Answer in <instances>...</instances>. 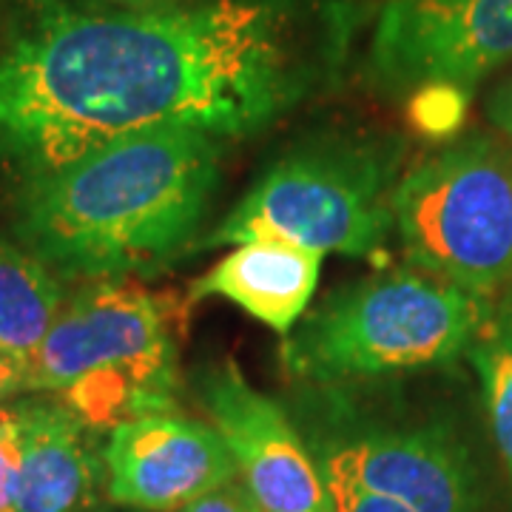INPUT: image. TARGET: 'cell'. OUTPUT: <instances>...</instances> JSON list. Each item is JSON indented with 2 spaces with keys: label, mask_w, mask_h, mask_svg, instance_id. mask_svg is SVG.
I'll return each mask as SVG.
<instances>
[{
  "label": "cell",
  "mask_w": 512,
  "mask_h": 512,
  "mask_svg": "<svg viewBox=\"0 0 512 512\" xmlns=\"http://www.w3.org/2000/svg\"><path fill=\"white\" fill-rule=\"evenodd\" d=\"M311 77L296 0L52 3L0 49V157L40 177L140 134L251 137Z\"/></svg>",
  "instance_id": "obj_1"
},
{
  "label": "cell",
  "mask_w": 512,
  "mask_h": 512,
  "mask_svg": "<svg viewBox=\"0 0 512 512\" xmlns=\"http://www.w3.org/2000/svg\"><path fill=\"white\" fill-rule=\"evenodd\" d=\"M222 143L197 131L140 134L40 174L20 231L43 265L89 279L160 268L200 231Z\"/></svg>",
  "instance_id": "obj_2"
},
{
  "label": "cell",
  "mask_w": 512,
  "mask_h": 512,
  "mask_svg": "<svg viewBox=\"0 0 512 512\" xmlns=\"http://www.w3.org/2000/svg\"><path fill=\"white\" fill-rule=\"evenodd\" d=\"M487 296L419 268L384 271L328 296L285 336L282 362L319 384L453 362L490 316Z\"/></svg>",
  "instance_id": "obj_3"
},
{
  "label": "cell",
  "mask_w": 512,
  "mask_h": 512,
  "mask_svg": "<svg viewBox=\"0 0 512 512\" xmlns=\"http://www.w3.org/2000/svg\"><path fill=\"white\" fill-rule=\"evenodd\" d=\"M29 373L89 427L171 413L177 350L160 299L131 276L94 279L60 308Z\"/></svg>",
  "instance_id": "obj_4"
},
{
  "label": "cell",
  "mask_w": 512,
  "mask_h": 512,
  "mask_svg": "<svg viewBox=\"0 0 512 512\" xmlns=\"http://www.w3.org/2000/svg\"><path fill=\"white\" fill-rule=\"evenodd\" d=\"M393 225L410 268L487 296L512 282V154L467 140L393 188Z\"/></svg>",
  "instance_id": "obj_5"
},
{
  "label": "cell",
  "mask_w": 512,
  "mask_h": 512,
  "mask_svg": "<svg viewBox=\"0 0 512 512\" xmlns=\"http://www.w3.org/2000/svg\"><path fill=\"white\" fill-rule=\"evenodd\" d=\"M390 168L362 148L313 146L271 165L205 245L276 239L313 254L373 256L393 228Z\"/></svg>",
  "instance_id": "obj_6"
},
{
  "label": "cell",
  "mask_w": 512,
  "mask_h": 512,
  "mask_svg": "<svg viewBox=\"0 0 512 512\" xmlns=\"http://www.w3.org/2000/svg\"><path fill=\"white\" fill-rule=\"evenodd\" d=\"M512 57V0H387L373 26L370 66L390 89L456 86Z\"/></svg>",
  "instance_id": "obj_7"
},
{
  "label": "cell",
  "mask_w": 512,
  "mask_h": 512,
  "mask_svg": "<svg viewBox=\"0 0 512 512\" xmlns=\"http://www.w3.org/2000/svg\"><path fill=\"white\" fill-rule=\"evenodd\" d=\"M197 390L211 427L237 461V476L262 512H333L325 473L285 410L259 393L234 362L208 367Z\"/></svg>",
  "instance_id": "obj_8"
},
{
  "label": "cell",
  "mask_w": 512,
  "mask_h": 512,
  "mask_svg": "<svg viewBox=\"0 0 512 512\" xmlns=\"http://www.w3.org/2000/svg\"><path fill=\"white\" fill-rule=\"evenodd\" d=\"M106 470L114 504L140 512H174L234 481L237 461L211 424L154 413L111 430Z\"/></svg>",
  "instance_id": "obj_9"
},
{
  "label": "cell",
  "mask_w": 512,
  "mask_h": 512,
  "mask_svg": "<svg viewBox=\"0 0 512 512\" xmlns=\"http://www.w3.org/2000/svg\"><path fill=\"white\" fill-rule=\"evenodd\" d=\"M325 464L413 512H476L467 453L441 430L367 433L336 447Z\"/></svg>",
  "instance_id": "obj_10"
},
{
  "label": "cell",
  "mask_w": 512,
  "mask_h": 512,
  "mask_svg": "<svg viewBox=\"0 0 512 512\" xmlns=\"http://www.w3.org/2000/svg\"><path fill=\"white\" fill-rule=\"evenodd\" d=\"M322 259V254L276 239L242 242L191 282V299H228L285 339L311 305Z\"/></svg>",
  "instance_id": "obj_11"
},
{
  "label": "cell",
  "mask_w": 512,
  "mask_h": 512,
  "mask_svg": "<svg viewBox=\"0 0 512 512\" xmlns=\"http://www.w3.org/2000/svg\"><path fill=\"white\" fill-rule=\"evenodd\" d=\"M18 512H89L97 464L83 441V421L60 404H23Z\"/></svg>",
  "instance_id": "obj_12"
},
{
  "label": "cell",
  "mask_w": 512,
  "mask_h": 512,
  "mask_svg": "<svg viewBox=\"0 0 512 512\" xmlns=\"http://www.w3.org/2000/svg\"><path fill=\"white\" fill-rule=\"evenodd\" d=\"M60 308L63 296L49 265L0 237V348L32 362Z\"/></svg>",
  "instance_id": "obj_13"
},
{
  "label": "cell",
  "mask_w": 512,
  "mask_h": 512,
  "mask_svg": "<svg viewBox=\"0 0 512 512\" xmlns=\"http://www.w3.org/2000/svg\"><path fill=\"white\" fill-rule=\"evenodd\" d=\"M467 356L478 370L495 447L512 478V302L490 311Z\"/></svg>",
  "instance_id": "obj_14"
},
{
  "label": "cell",
  "mask_w": 512,
  "mask_h": 512,
  "mask_svg": "<svg viewBox=\"0 0 512 512\" xmlns=\"http://www.w3.org/2000/svg\"><path fill=\"white\" fill-rule=\"evenodd\" d=\"M467 111V92L456 86H424L413 92L410 114L416 126L427 134H447L456 131Z\"/></svg>",
  "instance_id": "obj_15"
},
{
  "label": "cell",
  "mask_w": 512,
  "mask_h": 512,
  "mask_svg": "<svg viewBox=\"0 0 512 512\" xmlns=\"http://www.w3.org/2000/svg\"><path fill=\"white\" fill-rule=\"evenodd\" d=\"M23 424L20 410L0 407V512H18Z\"/></svg>",
  "instance_id": "obj_16"
},
{
  "label": "cell",
  "mask_w": 512,
  "mask_h": 512,
  "mask_svg": "<svg viewBox=\"0 0 512 512\" xmlns=\"http://www.w3.org/2000/svg\"><path fill=\"white\" fill-rule=\"evenodd\" d=\"M322 473H325V484H328L333 512H413L407 510L404 504H399V501L387 498V495L367 490V487H362L359 481L345 476L333 464H325Z\"/></svg>",
  "instance_id": "obj_17"
},
{
  "label": "cell",
  "mask_w": 512,
  "mask_h": 512,
  "mask_svg": "<svg viewBox=\"0 0 512 512\" xmlns=\"http://www.w3.org/2000/svg\"><path fill=\"white\" fill-rule=\"evenodd\" d=\"M174 512H262V507L256 504L254 495L248 493L245 484L228 481V484H222L217 490L205 493L202 498Z\"/></svg>",
  "instance_id": "obj_18"
},
{
  "label": "cell",
  "mask_w": 512,
  "mask_h": 512,
  "mask_svg": "<svg viewBox=\"0 0 512 512\" xmlns=\"http://www.w3.org/2000/svg\"><path fill=\"white\" fill-rule=\"evenodd\" d=\"M20 390H32L29 362L15 356L12 350L0 348V399L20 393Z\"/></svg>",
  "instance_id": "obj_19"
},
{
  "label": "cell",
  "mask_w": 512,
  "mask_h": 512,
  "mask_svg": "<svg viewBox=\"0 0 512 512\" xmlns=\"http://www.w3.org/2000/svg\"><path fill=\"white\" fill-rule=\"evenodd\" d=\"M487 111H490V120H493L495 126L512 137V77L501 89H495L490 103H487Z\"/></svg>",
  "instance_id": "obj_20"
},
{
  "label": "cell",
  "mask_w": 512,
  "mask_h": 512,
  "mask_svg": "<svg viewBox=\"0 0 512 512\" xmlns=\"http://www.w3.org/2000/svg\"><path fill=\"white\" fill-rule=\"evenodd\" d=\"M134 3H146V0H134Z\"/></svg>",
  "instance_id": "obj_21"
},
{
  "label": "cell",
  "mask_w": 512,
  "mask_h": 512,
  "mask_svg": "<svg viewBox=\"0 0 512 512\" xmlns=\"http://www.w3.org/2000/svg\"><path fill=\"white\" fill-rule=\"evenodd\" d=\"M131 512H140V510H131Z\"/></svg>",
  "instance_id": "obj_22"
}]
</instances>
